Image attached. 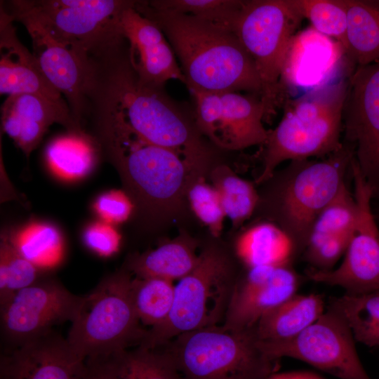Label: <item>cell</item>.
<instances>
[{"label": "cell", "mask_w": 379, "mask_h": 379, "mask_svg": "<svg viewBox=\"0 0 379 379\" xmlns=\"http://www.w3.org/2000/svg\"><path fill=\"white\" fill-rule=\"evenodd\" d=\"M239 275L224 249L206 246L195 267L175 285L168 317L147 329L138 346L159 347L182 333L222 324Z\"/></svg>", "instance_id": "obj_6"}, {"label": "cell", "mask_w": 379, "mask_h": 379, "mask_svg": "<svg viewBox=\"0 0 379 379\" xmlns=\"http://www.w3.org/2000/svg\"><path fill=\"white\" fill-rule=\"evenodd\" d=\"M350 173L358 218L342 263L335 269L318 270L310 267L306 279L340 286L348 294L379 291V227L372 208L374 193L361 174L355 158Z\"/></svg>", "instance_id": "obj_12"}, {"label": "cell", "mask_w": 379, "mask_h": 379, "mask_svg": "<svg viewBox=\"0 0 379 379\" xmlns=\"http://www.w3.org/2000/svg\"><path fill=\"white\" fill-rule=\"evenodd\" d=\"M85 361L54 330L1 353L0 379H85Z\"/></svg>", "instance_id": "obj_18"}, {"label": "cell", "mask_w": 379, "mask_h": 379, "mask_svg": "<svg viewBox=\"0 0 379 379\" xmlns=\"http://www.w3.org/2000/svg\"><path fill=\"white\" fill-rule=\"evenodd\" d=\"M199 258L195 242L182 236L142 253L130 255L124 267L136 277L173 281L188 274L197 265Z\"/></svg>", "instance_id": "obj_23"}, {"label": "cell", "mask_w": 379, "mask_h": 379, "mask_svg": "<svg viewBox=\"0 0 379 379\" xmlns=\"http://www.w3.org/2000/svg\"><path fill=\"white\" fill-rule=\"evenodd\" d=\"M135 8L165 34L187 88L246 91L261 98L255 65L233 31L190 15L155 9L146 1H136Z\"/></svg>", "instance_id": "obj_2"}, {"label": "cell", "mask_w": 379, "mask_h": 379, "mask_svg": "<svg viewBox=\"0 0 379 379\" xmlns=\"http://www.w3.org/2000/svg\"><path fill=\"white\" fill-rule=\"evenodd\" d=\"M93 123V135L119 173L135 207L155 215L178 199L192 166L182 157L146 141L124 124Z\"/></svg>", "instance_id": "obj_4"}, {"label": "cell", "mask_w": 379, "mask_h": 379, "mask_svg": "<svg viewBox=\"0 0 379 379\" xmlns=\"http://www.w3.org/2000/svg\"><path fill=\"white\" fill-rule=\"evenodd\" d=\"M84 297L50 277H42L18 291L0 305L1 332L6 348L21 345L53 330L55 325L72 322Z\"/></svg>", "instance_id": "obj_14"}, {"label": "cell", "mask_w": 379, "mask_h": 379, "mask_svg": "<svg viewBox=\"0 0 379 379\" xmlns=\"http://www.w3.org/2000/svg\"><path fill=\"white\" fill-rule=\"evenodd\" d=\"M135 1L124 11L120 20L133 71L141 82L152 86L164 88L171 79L185 84V77L165 34L135 8Z\"/></svg>", "instance_id": "obj_19"}, {"label": "cell", "mask_w": 379, "mask_h": 379, "mask_svg": "<svg viewBox=\"0 0 379 379\" xmlns=\"http://www.w3.org/2000/svg\"><path fill=\"white\" fill-rule=\"evenodd\" d=\"M292 3L316 31L335 38L343 48L347 29L345 0H292Z\"/></svg>", "instance_id": "obj_35"}, {"label": "cell", "mask_w": 379, "mask_h": 379, "mask_svg": "<svg viewBox=\"0 0 379 379\" xmlns=\"http://www.w3.org/2000/svg\"><path fill=\"white\" fill-rule=\"evenodd\" d=\"M348 91L349 80H341L314 88L286 105L262 145L263 166L257 183L268 180L286 161L324 158L341 148Z\"/></svg>", "instance_id": "obj_5"}, {"label": "cell", "mask_w": 379, "mask_h": 379, "mask_svg": "<svg viewBox=\"0 0 379 379\" xmlns=\"http://www.w3.org/2000/svg\"><path fill=\"white\" fill-rule=\"evenodd\" d=\"M88 100L93 120L124 124L146 141L177 152L192 166L207 157L194 116L164 88L141 82L122 46L95 60Z\"/></svg>", "instance_id": "obj_1"}, {"label": "cell", "mask_w": 379, "mask_h": 379, "mask_svg": "<svg viewBox=\"0 0 379 379\" xmlns=\"http://www.w3.org/2000/svg\"><path fill=\"white\" fill-rule=\"evenodd\" d=\"M67 131L48 142L44 157L48 166L56 175L74 180L93 171L101 149L95 137L84 129Z\"/></svg>", "instance_id": "obj_24"}, {"label": "cell", "mask_w": 379, "mask_h": 379, "mask_svg": "<svg viewBox=\"0 0 379 379\" xmlns=\"http://www.w3.org/2000/svg\"><path fill=\"white\" fill-rule=\"evenodd\" d=\"M352 233L308 241L302 255L310 267L318 270H331L345 255Z\"/></svg>", "instance_id": "obj_37"}, {"label": "cell", "mask_w": 379, "mask_h": 379, "mask_svg": "<svg viewBox=\"0 0 379 379\" xmlns=\"http://www.w3.org/2000/svg\"><path fill=\"white\" fill-rule=\"evenodd\" d=\"M328 306L342 315L356 341L369 347L379 346V291L356 295L345 293L331 298Z\"/></svg>", "instance_id": "obj_29"}, {"label": "cell", "mask_w": 379, "mask_h": 379, "mask_svg": "<svg viewBox=\"0 0 379 379\" xmlns=\"http://www.w3.org/2000/svg\"><path fill=\"white\" fill-rule=\"evenodd\" d=\"M10 15L14 21L20 22L27 29L32 41V53L42 73L65 96L74 119L81 126L88 109L95 60L58 41L30 17L22 14Z\"/></svg>", "instance_id": "obj_16"}, {"label": "cell", "mask_w": 379, "mask_h": 379, "mask_svg": "<svg viewBox=\"0 0 379 379\" xmlns=\"http://www.w3.org/2000/svg\"><path fill=\"white\" fill-rule=\"evenodd\" d=\"M3 233L25 258L45 271L53 267L62 258L63 238L51 223L32 221Z\"/></svg>", "instance_id": "obj_27"}, {"label": "cell", "mask_w": 379, "mask_h": 379, "mask_svg": "<svg viewBox=\"0 0 379 379\" xmlns=\"http://www.w3.org/2000/svg\"><path fill=\"white\" fill-rule=\"evenodd\" d=\"M213 175L226 217L239 226L248 219L258 208L259 193L254 185L225 167H219Z\"/></svg>", "instance_id": "obj_31"}, {"label": "cell", "mask_w": 379, "mask_h": 379, "mask_svg": "<svg viewBox=\"0 0 379 379\" xmlns=\"http://www.w3.org/2000/svg\"><path fill=\"white\" fill-rule=\"evenodd\" d=\"M377 222H379V205L376 210L373 211Z\"/></svg>", "instance_id": "obj_42"}, {"label": "cell", "mask_w": 379, "mask_h": 379, "mask_svg": "<svg viewBox=\"0 0 379 379\" xmlns=\"http://www.w3.org/2000/svg\"><path fill=\"white\" fill-rule=\"evenodd\" d=\"M0 11V94H36L67 102L46 79L33 53L19 41L13 17L1 5Z\"/></svg>", "instance_id": "obj_21"}, {"label": "cell", "mask_w": 379, "mask_h": 379, "mask_svg": "<svg viewBox=\"0 0 379 379\" xmlns=\"http://www.w3.org/2000/svg\"><path fill=\"white\" fill-rule=\"evenodd\" d=\"M268 379H325L316 373L307 371H293L284 373L276 372Z\"/></svg>", "instance_id": "obj_41"}, {"label": "cell", "mask_w": 379, "mask_h": 379, "mask_svg": "<svg viewBox=\"0 0 379 379\" xmlns=\"http://www.w3.org/2000/svg\"><path fill=\"white\" fill-rule=\"evenodd\" d=\"M1 112L3 132L13 140L26 157L54 124H60L67 130L83 129L74 119L67 102H58L40 95H8Z\"/></svg>", "instance_id": "obj_20"}, {"label": "cell", "mask_w": 379, "mask_h": 379, "mask_svg": "<svg viewBox=\"0 0 379 379\" xmlns=\"http://www.w3.org/2000/svg\"><path fill=\"white\" fill-rule=\"evenodd\" d=\"M45 270L25 258L4 233L0 241V305L18 291L34 284Z\"/></svg>", "instance_id": "obj_33"}, {"label": "cell", "mask_w": 379, "mask_h": 379, "mask_svg": "<svg viewBox=\"0 0 379 379\" xmlns=\"http://www.w3.org/2000/svg\"><path fill=\"white\" fill-rule=\"evenodd\" d=\"M301 281L293 262L246 268L239 277L220 326L231 332L250 329L264 314L296 294Z\"/></svg>", "instance_id": "obj_17"}, {"label": "cell", "mask_w": 379, "mask_h": 379, "mask_svg": "<svg viewBox=\"0 0 379 379\" xmlns=\"http://www.w3.org/2000/svg\"><path fill=\"white\" fill-rule=\"evenodd\" d=\"M343 131V141L354 146L357 164L379 197V60L357 66L350 76Z\"/></svg>", "instance_id": "obj_15"}, {"label": "cell", "mask_w": 379, "mask_h": 379, "mask_svg": "<svg viewBox=\"0 0 379 379\" xmlns=\"http://www.w3.org/2000/svg\"><path fill=\"white\" fill-rule=\"evenodd\" d=\"M375 2L379 4V1H375Z\"/></svg>", "instance_id": "obj_43"}, {"label": "cell", "mask_w": 379, "mask_h": 379, "mask_svg": "<svg viewBox=\"0 0 379 379\" xmlns=\"http://www.w3.org/2000/svg\"><path fill=\"white\" fill-rule=\"evenodd\" d=\"M112 379H182L165 346H137L112 356Z\"/></svg>", "instance_id": "obj_28"}, {"label": "cell", "mask_w": 379, "mask_h": 379, "mask_svg": "<svg viewBox=\"0 0 379 379\" xmlns=\"http://www.w3.org/2000/svg\"><path fill=\"white\" fill-rule=\"evenodd\" d=\"M135 208L128 194L119 190L105 192L93 203V210L100 220L112 225L126 221Z\"/></svg>", "instance_id": "obj_38"}, {"label": "cell", "mask_w": 379, "mask_h": 379, "mask_svg": "<svg viewBox=\"0 0 379 379\" xmlns=\"http://www.w3.org/2000/svg\"><path fill=\"white\" fill-rule=\"evenodd\" d=\"M244 1L239 0L146 1L149 6L155 9L190 15L233 32Z\"/></svg>", "instance_id": "obj_34"}, {"label": "cell", "mask_w": 379, "mask_h": 379, "mask_svg": "<svg viewBox=\"0 0 379 379\" xmlns=\"http://www.w3.org/2000/svg\"><path fill=\"white\" fill-rule=\"evenodd\" d=\"M85 363V379H112V355L88 358Z\"/></svg>", "instance_id": "obj_40"}, {"label": "cell", "mask_w": 379, "mask_h": 379, "mask_svg": "<svg viewBox=\"0 0 379 379\" xmlns=\"http://www.w3.org/2000/svg\"><path fill=\"white\" fill-rule=\"evenodd\" d=\"M352 331L342 317L328 305L321 316L298 335L280 341H258L270 359L291 357L339 379H371L358 355Z\"/></svg>", "instance_id": "obj_11"}, {"label": "cell", "mask_w": 379, "mask_h": 379, "mask_svg": "<svg viewBox=\"0 0 379 379\" xmlns=\"http://www.w3.org/2000/svg\"><path fill=\"white\" fill-rule=\"evenodd\" d=\"M354 158V146L343 140L335 152L291 161L266 180L270 182L264 199L270 222L286 235L296 257L306 247L315 218L346 182Z\"/></svg>", "instance_id": "obj_3"}, {"label": "cell", "mask_w": 379, "mask_h": 379, "mask_svg": "<svg viewBox=\"0 0 379 379\" xmlns=\"http://www.w3.org/2000/svg\"><path fill=\"white\" fill-rule=\"evenodd\" d=\"M130 293L139 320L151 328L164 322L169 315L175 285L164 279L135 277L131 280Z\"/></svg>", "instance_id": "obj_30"}, {"label": "cell", "mask_w": 379, "mask_h": 379, "mask_svg": "<svg viewBox=\"0 0 379 379\" xmlns=\"http://www.w3.org/2000/svg\"><path fill=\"white\" fill-rule=\"evenodd\" d=\"M302 19L292 0L244 1L237 19L234 32L255 65L267 118L281 102V74Z\"/></svg>", "instance_id": "obj_10"}, {"label": "cell", "mask_w": 379, "mask_h": 379, "mask_svg": "<svg viewBox=\"0 0 379 379\" xmlns=\"http://www.w3.org/2000/svg\"><path fill=\"white\" fill-rule=\"evenodd\" d=\"M234 253L246 268L293 262L296 258L288 238L270 221L257 223L243 232L235 242Z\"/></svg>", "instance_id": "obj_25"}, {"label": "cell", "mask_w": 379, "mask_h": 379, "mask_svg": "<svg viewBox=\"0 0 379 379\" xmlns=\"http://www.w3.org/2000/svg\"><path fill=\"white\" fill-rule=\"evenodd\" d=\"M188 199L196 216L209 228L214 237H218L226 215L217 189L199 180L190 189Z\"/></svg>", "instance_id": "obj_36"}, {"label": "cell", "mask_w": 379, "mask_h": 379, "mask_svg": "<svg viewBox=\"0 0 379 379\" xmlns=\"http://www.w3.org/2000/svg\"><path fill=\"white\" fill-rule=\"evenodd\" d=\"M164 346L182 379H268L279 366L260 349L250 330L204 328L179 335Z\"/></svg>", "instance_id": "obj_8"}, {"label": "cell", "mask_w": 379, "mask_h": 379, "mask_svg": "<svg viewBox=\"0 0 379 379\" xmlns=\"http://www.w3.org/2000/svg\"><path fill=\"white\" fill-rule=\"evenodd\" d=\"M194 100L197 127L215 145L240 150L263 145L269 131L263 126L265 107L256 95L188 88Z\"/></svg>", "instance_id": "obj_13"}, {"label": "cell", "mask_w": 379, "mask_h": 379, "mask_svg": "<svg viewBox=\"0 0 379 379\" xmlns=\"http://www.w3.org/2000/svg\"><path fill=\"white\" fill-rule=\"evenodd\" d=\"M357 218V203L345 182L315 218L307 242L331 236L351 234Z\"/></svg>", "instance_id": "obj_32"}, {"label": "cell", "mask_w": 379, "mask_h": 379, "mask_svg": "<svg viewBox=\"0 0 379 379\" xmlns=\"http://www.w3.org/2000/svg\"><path fill=\"white\" fill-rule=\"evenodd\" d=\"M132 279L124 267L84 295L65 338L79 359L107 357L140 345L147 329L134 310Z\"/></svg>", "instance_id": "obj_7"}, {"label": "cell", "mask_w": 379, "mask_h": 379, "mask_svg": "<svg viewBox=\"0 0 379 379\" xmlns=\"http://www.w3.org/2000/svg\"><path fill=\"white\" fill-rule=\"evenodd\" d=\"M347 29L343 49L358 66L379 60V4L375 1L345 0Z\"/></svg>", "instance_id": "obj_26"}, {"label": "cell", "mask_w": 379, "mask_h": 379, "mask_svg": "<svg viewBox=\"0 0 379 379\" xmlns=\"http://www.w3.org/2000/svg\"><path fill=\"white\" fill-rule=\"evenodd\" d=\"M324 312L321 295L296 293L264 314L248 330L258 341L288 340L308 328Z\"/></svg>", "instance_id": "obj_22"}, {"label": "cell", "mask_w": 379, "mask_h": 379, "mask_svg": "<svg viewBox=\"0 0 379 379\" xmlns=\"http://www.w3.org/2000/svg\"><path fill=\"white\" fill-rule=\"evenodd\" d=\"M126 0H15L10 14L36 20L53 38L93 59L100 58L125 41L120 29Z\"/></svg>", "instance_id": "obj_9"}, {"label": "cell", "mask_w": 379, "mask_h": 379, "mask_svg": "<svg viewBox=\"0 0 379 379\" xmlns=\"http://www.w3.org/2000/svg\"><path fill=\"white\" fill-rule=\"evenodd\" d=\"M82 240L89 250L99 256L109 257L119 250L121 237L114 225L98 220L85 227Z\"/></svg>", "instance_id": "obj_39"}]
</instances>
